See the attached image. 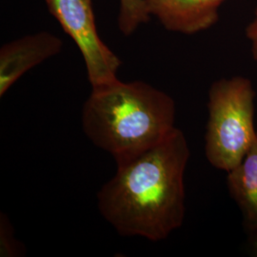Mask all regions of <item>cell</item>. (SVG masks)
Instances as JSON below:
<instances>
[{
    "label": "cell",
    "instance_id": "obj_7",
    "mask_svg": "<svg viewBox=\"0 0 257 257\" xmlns=\"http://www.w3.org/2000/svg\"><path fill=\"white\" fill-rule=\"evenodd\" d=\"M227 184L248 233L257 232V134L243 160L228 172Z\"/></svg>",
    "mask_w": 257,
    "mask_h": 257
},
{
    "label": "cell",
    "instance_id": "obj_8",
    "mask_svg": "<svg viewBox=\"0 0 257 257\" xmlns=\"http://www.w3.org/2000/svg\"><path fill=\"white\" fill-rule=\"evenodd\" d=\"M150 18L144 0H119L117 21L124 36L134 34L140 25L147 23Z\"/></svg>",
    "mask_w": 257,
    "mask_h": 257
},
{
    "label": "cell",
    "instance_id": "obj_1",
    "mask_svg": "<svg viewBox=\"0 0 257 257\" xmlns=\"http://www.w3.org/2000/svg\"><path fill=\"white\" fill-rule=\"evenodd\" d=\"M190 156L183 132L175 128L160 143L116 161L115 175L97 193L102 216L123 236L167 238L183 224Z\"/></svg>",
    "mask_w": 257,
    "mask_h": 257
},
{
    "label": "cell",
    "instance_id": "obj_2",
    "mask_svg": "<svg viewBox=\"0 0 257 257\" xmlns=\"http://www.w3.org/2000/svg\"><path fill=\"white\" fill-rule=\"evenodd\" d=\"M82 128L94 146L115 162L153 147L175 130V103L143 81L118 78L92 88L83 106Z\"/></svg>",
    "mask_w": 257,
    "mask_h": 257
},
{
    "label": "cell",
    "instance_id": "obj_3",
    "mask_svg": "<svg viewBox=\"0 0 257 257\" xmlns=\"http://www.w3.org/2000/svg\"><path fill=\"white\" fill-rule=\"evenodd\" d=\"M253 85L248 77L221 78L209 91L205 153L214 168L230 172L243 160L257 132Z\"/></svg>",
    "mask_w": 257,
    "mask_h": 257
},
{
    "label": "cell",
    "instance_id": "obj_11",
    "mask_svg": "<svg viewBox=\"0 0 257 257\" xmlns=\"http://www.w3.org/2000/svg\"><path fill=\"white\" fill-rule=\"evenodd\" d=\"M249 241H250V248L254 256L257 257V232L249 233Z\"/></svg>",
    "mask_w": 257,
    "mask_h": 257
},
{
    "label": "cell",
    "instance_id": "obj_4",
    "mask_svg": "<svg viewBox=\"0 0 257 257\" xmlns=\"http://www.w3.org/2000/svg\"><path fill=\"white\" fill-rule=\"evenodd\" d=\"M46 4L78 48L92 88L116 80L122 61L98 35L92 0H46Z\"/></svg>",
    "mask_w": 257,
    "mask_h": 257
},
{
    "label": "cell",
    "instance_id": "obj_6",
    "mask_svg": "<svg viewBox=\"0 0 257 257\" xmlns=\"http://www.w3.org/2000/svg\"><path fill=\"white\" fill-rule=\"evenodd\" d=\"M151 17L167 31L194 35L214 26L227 0H144Z\"/></svg>",
    "mask_w": 257,
    "mask_h": 257
},
{
    "label": "cell",
    "instance_id": "obj_9",
    "mask_svg": "<svg viewBox=\"0 0 257 257\" xmlns=\"http://www.w3.org/2000/svg\"><path fill=\"white\" fill-rule=\"evenodd\" d=\"M25 249L15 237L13 226L5 214L0 216V255L2 257L22 256Z\"/></svg>",
    "mask_w": 257,
    "mask_h": 257
},
{
    "label": "cell",
    "instance_id": "obj_10",
    "mask_svg": "<svg viewBox=\"0 0 257 257\" xmlns=\"http://www.w3.org/2000/svg\"><path fill=\"white\" fill-rule=\"evenodd\" d=\"M246 36L250 42L252 57L257 61V8L254 13V18L246 28Z\"/></svg>",
    "mask_w": 257,
    "mask_h": 257
},
{
    "label": "cell",
    "instance_id": "obj_5",
    "mask_svg": "<svg viewBox=\"0 0 257 257\" xmlns=\"http://www.w3.org/2000/svg\"><path fill=\"white\" fill-rule=\"evenodd\" d=\"M62 46L61 39L49 32H39L4 44L0 49V96L30 70L58 55Z\"/></svg>",
    "mask_w": 257,
    "mask_h": 257
}]
</instances>
